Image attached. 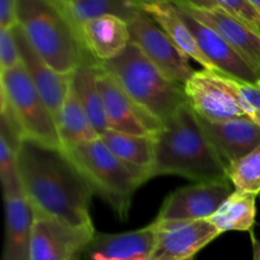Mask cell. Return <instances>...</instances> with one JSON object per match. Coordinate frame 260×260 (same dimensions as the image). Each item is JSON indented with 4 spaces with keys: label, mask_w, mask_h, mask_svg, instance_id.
Returning <instances> with one entry per match:
<instances>
[{
    "label": "cell",
    "mask_w": 260,
    "mask_h": 260,
    "mask_svg": "<svg viewBox=\"0 0 260 260\" xmlns=\"http://www.w3.org/2000/svg\"><path fill=\"white\" fill-rule=\"evenodd\" d=\"M183 20L194 36L198 46L213 69L246 83H260V74L243 56L236 52L216 30L201 23L185 10L175 5Z\"/></svg>",
    "instance_id": "5bb4252c"
},
{
    "label": "cell",
    "mask_w": 260,
    "mask_h": 260,
    "mask_svg": "<svg viewBox=\"0 0 260 260\" xmlns=\"http://www.w3.org/2000/svg\"><path fill=\"white\" fill-rule=\"evenodd\" d=\"M182 2L196 5H215L245 22L260 33V12L249 0H182Z\"/></svg>",
    "instance_id": "83f0119b"
},
{
    "label": "cell",
    "mask_w": 260,
    "mask_h": 260,
    "mask_svg": "<svg viewBox=\"0 0 260 260\" xmlns=\"http://www.w3.org/2000/svg\"><path fill=\"white\" fill-rule=\"evenodd\" d=\"M78 30L83 23L103 15H116L127 23L142 10L134 0H53ZM79 33V32H78Z\"/></svg>",
    "instance_id": "cb8c5ba5"
},
{
    "label": "cell",
    "mask_w": 260,
    "mask_h": 260,
    "mask_svg": "<svg viewBox=\"0 0 260 260\" xmlns=\"http://www.w3.org/2000/svg\"><path fill=\"white\" fill-rule=\"evenodd\" d=\"M23 193L37 213L73 226H93V189L62 149L22 140L17 151Z\"/></svg>",
    "instance_id": "6da1fadb"
},
{
    "label": "cell",
    "mask_w": 260,
    "mask_h": 260,
    "mask_svg": "<svg viewBox=\"0 0 260 260\" xmlns=\"http://www.w3.org/2000/svg\"><path fill=\"white\" fill-rule=\"evenodd\" d=\"M141 9L145 13H147L162 28V30L167 33L168 37L173 41V43L177 46L178 50L183 55L194 60L203 69L215 70L210 61L202 53L194 36L183 20L182 15H180L179 10L175 7L174 3L160 2L156 4L142 7Z\"/></svg>",
    "instance_id": "7402d4cb"
},
{
    "label": "cell",
    "mask_w": 260,
    "mask_h": 260,
    "mask_svg": "<svg viewBox=\"0 0 260 260\" xmlns=\"http://www.w3.org/2000/svg\"><path fill=\"white\" fill-rule=\"evenodd\" d=\"M99 63L136 106L161 124L188 103L182 84L165 76L135 43L129 42L117 57Z\"/></svg>",
    "instance_id": "3957f363"
},
{
    "label": "cell",
    "mask_w": 260,
    "mask_h": 260,
    "mask_svg": "<svg viewBox=\"0 0 260 260\" xmlns=\"http://www.w3.org/2000/svg\"><path fill=\"white\" fill-rule=\"evenodd\" d=\"M256 197L245 190H233L215 215L208 218L220 234L229 231H253L256 216Z\"/></svg>",
    "instance_id": "d4e9b609"
},
{
    "label": "cell",
    "mask_w": 260,
    "mask_h": 260,
    "mask_svg": "<svg viewBox=\"0 0 260 260\" xmlns=\"http://www.w3.org/2000/svg\"><path fill=\"white\" fill-rule=\"evenodd\" d=\"M12 32L19 50L23 68L56 119L68 94L70 75H63L53 70L30 46L19 25L13 27Z\"/></svg>",
    "instance_id": "9a60e30c"
},
{
    "label": "cell",
    "mask_w": 260,
    "mask_h": 260,
    "mask_svg": "<svg viewBox=\"0 0 260 260\" xmlns=\"http://www.w3.org/2000/svg\"><path fill=\"white\" fill-rule=\"evenodd\" d=\"M65 152L85 178L93 192L98 193L121 220H126L132 197L137 188L142 185L129 168L101 139L84 142Z\"/></svg>",
    "instance_id": "8992f818"
},
{
    "label": "cell",
    "mask_w": 260,
    "mask_h": 260,
    "mask_svg": "<svg viewBox=\"0 0 260 260\" xmlns=\"http://www.w3.org/2000/svg\"><path fill=\"white\" fill-rule=\"evenodd\" d=\"M18 23V0H0V29H12Z\"/></svg>",
    "instance_id": "4dcf8cb0"
},
{
    "label": "cell",
    "mask_w": 260,
    "mask_h": 260,
    "mask_svg": "<svg viewBox=\"0 0 260 260\" xmlns=\"http://www.w3.org/2000/svg\"><path fill=\"white\" fill-rule=\"evenodd\" d=\"M155 243L149 260H187L212 243L217 229L208 220L192 222H151Z\"/></svg>",
    "instance_id": "7c38bea8"
},
{
    "label": "cell",
    "mask_w": 260,
    "mask_h": 260,
    "mask_svg": "<svg viewBox=\"0 0 260 260\" xmlns=\"http://www.w3.org/2000/svg\"><path fill=\"white\" fill-rule=\"evenodd\" d=\"M19 65L22 58L12 29H0V74Z\"/></svg>",
    "instance_id": "f546056e"
},
{
    "label": "cell",
    "mask_w": 260,
    "mask_h": 260,
    "mask_svg": "<svg viewBox=\"0 0 260 260\" xmlns=\"http://www.w3.org/2000/svg\"><path fill=\"white\" fill-rule=\"evenodd\" d=\"M5 240L3 260H30L35 212L24 193H13L4 197Z\"/></svg>",
    "instance_id": "d6986e66"
},
{
    "label": "cell",
    "mask_w": 260,
    "mask_h": 260,
    "mask_svg": "<svg viewBox=\"0 0 260 260\" xmlns=\"http://www.w3.org/2000/svg\"><path fill=\"white\" fill-rule=\"evenodd\" d=\"M96 76L109 129L154 139L162 124L136 106L99 62Z\"/></svg>",
    "instance_id": "8fae6325"
},
{
    "label": "cell",
    "mask_w": 260,
    "mask_h": 260,
    "mask_svg": "<svg viewBox=\"0 0 260 260\" xmlns=\"http://www.w3.org/2000/svg\"><path fill=\"white\" fill-rule=\"evenodd\" d=\"M187 102L198 117L210 122L245 117L231 76L217 70L194 71L183 85Z\"/></svg>",
    "instance_id": "52a82bcc"
},
{
    "label": "cell",
    "mask_w": 260,
    "mask_h": 260,
    "mask_svg": "<svg viewBox=\"0 0 260 260\" xmlns=\"http://www.w3.org/2000/svg\"><path fill=\"white\" fill-rule=\"evenodd\" d=\"M70 260H81V259H80V256H76V258H73V259H70Z\"/></svg>",
    "instance_id": "836d02e7"
},
{
    "label": "cell",
    "mask_w": 260,
    "mask_h": 260,
    "mask_svg": "<svg viewBox=\"0 0 260 260\" xmlns=\"http://www.w3.org/2000/svg\"><path fill=\"white\" fill-rule=\"evenodd\" d=\"M18 147L0 136V182L3 194L23 192L17 161Z\"/></svg>",
    "instance_id": "4316f807"
},
{
    "label": "cell",
    "mask_w": 260,
    "mask_h": 260,
    "mask_svg": "<svg viewBox=\"0 0 260 260\" xmlns=\"http://www.w3.org/2000/svg\"><path fill=\"white\" fill-rule=\"evenodd\" d=\"M154 243L151 223L128 233H95L80 256L83 260H149Z\"/></svg>",
    "instance_id": "e0dca14e"
},
{
    "label": "cell",
    "mask_w": 260,
    "mask_h": 260,
    "mask_svg": "<svg viewBox=\"0 0 260 260\" xmlns=\"http://www.w3.org/2000/svg\"><path fill=\"white\" fill-rule=\"evenodd\" d=\"M249 2H250L251 4H253L254 7H255L256 9H258L260 12V0H249Z\"/></svg>",
    "instance_id": "d6a6232c"
},
{
    "label": "cell",
    "mask_w": 260,
    "mask_h": 260,
    "mask_svg": "<svg viewBox=\"0 0 260 260\" xmlns=\"http://www.w3.org/2000/svg\"><path fill=\"white\" fill-rule=\"evenodd\" d=\"M152 140V178L173 174L197 183L228 179L226 165L188 103L162 123Z\"/></svg>",
    "instance_id": "7a4b0ae2"
},
{
    "label": "cell",
    "mask_w": 260,
    "mask_h": 260,
    "mask_svg": "<svg viewBox=\"0 0 260 260\" xmlns=\"http://www.w3.org/2000/svg\"><path fill=\"white\" fill-rule=\"evenodd\" d=\"M187 260H194V258H189V259H187Z\"/></svg>",
    "instance_id": "e575fe53"
},
{
    "label": "cell",
    "mask_w": 260,
    "mask_h": 260,
    "mask_svg": "<svg viewBox=\"0 0 260 260\" xmlns=\"http://www.w3.org/2000/svg\"><path fill=\"white\" fill-rule=\"evenodd\" d=\"M18 25L36 52L57 73L71 75L86 48L53 0H18Z\"/></svg>",
    "instance_id": "277c9868"
},
{
    "label": "cell",
    "mask_w": 260,
    "mask_h": 260,
    "mask_svg": "<svg viewBox=\"0 0 260 260\" xmlns=\"http://www.w3.org/2000/svg\"><path fill=\"white\" fill-rule=\"evenodd\" d=\"M61 149L69 150L84 142L101 139L98 132L91 124L85 109L79 102L73 86L69 85L68 94L58 117L56 118Z\"/></svg>",
    "instance_id": "603a6c76"
},
{
    "label": "cell",
    "mask_w": 260,
    "mask_h": 260,
    "mask_svg": "<svg viewBox=\"0 0 260 260\" xmlns=\"http://www.w3.org/2000/svg\"><path fill=\"white\" fill-rule=\"evenodd\" d=\"M95 233L94 226H73L35 212L30 260H70L80 256Z\"/></svg>",
    "instance_id": "30bf717a"
},
{
    "label": "cell",
    "mask_w": 260,
    "mask_h": 260,
    "mask_svg": "<svg viewBox=\"0 0 260 260\" xmlns=\"http://www.w3.org/2000/svg\"><path fill=\"white\" fill-rule=\"evenodd\" d=\"M198 118L226 168L260 146V127L249 117L221 122Z\"/></svg>",
    "instance_id": "2e32d148"
},
{
    "label": "cell",
    "mask_w": 260,
    "mask_h": 260,
    "mask_svg": "<svg viewBox=\"0 0 260 260\" xmlns=\"http://www.w3.org/2000/svg\"><path fill=\"white\" fill-rule=\"evenodd\" d=\"M175 5L218 33L260 74V33L239 18L215 5L174 2Z\"/></svg>",
    "instance_id": "4fadbf2b"
},
{
    "label": "cell",
    "mask_w": 260,
    "mask_h": 260,
    "mask_svg": "<svg viewBox=\"0 0 260 260\" xmlns=\"http://www.w3.org/2000/svg\"><path fill=\"white\" fill-rule=\"evenodd\" d=\"M251 243H253V260H260V240L255 238L253 231L250 233Z\"/></svg>",
    "instance_id": "1f68e13d"
},
{
    "label": "cell",
    "mask_w": 260,
    "mask_h": 260,
    "mask_svg": "<svg viewBox=\"0 0 260 260\" xmlns=\"http://www.w3.org/2000/svg\"><path fill=\"white\" fill-rule=\"evenodd\" d=\"M2 123L19 140H33L61 149L53 114L40 95L23 65L2 73Z\"/></svg>",
    "instance_id": "5b68a950"
},
{
    "label": "cell",
    "mask_w": 260,
    "mask_h": 260,
    "mask_svg": "<svg viewBox=\"0 0 260 260\" xmlns=\"http://www.w3.org/2000/svg\"><path fill=\"white\" fill-rule=\"evenodd\" d=\"M101 140L109 150L123 161L141 184L151 179L154 164V140L152 137L134 136L108 129Z\"/></svg>",
    "instance_id": "ffe728a7"
},
{
    "label": "cell",
    "mask_w": 260,
    "mask_h": 260,
    "mask_svg": "<svg viewBox=\"0 0 260 260\" xmlns=\"http://www.w3.org/2000/svg\"><path fill=\"white\" fill-rule=\"evenodd\" d=\"M83 46L99 62L117 57L131 42L128 23L116 15H103L83 23L78 29Z\"/></svg>",
    "instance_id": "ac0fdd59"
},
{
    "label": "cell",
    "mask_w": 260,
    "mask_h": 260,
    "mask_svg": "<svg viewBox=\"0 0 260 260\" xmlns=\"http://www.w3.org/2000/svg\"><path fill=\"white\" fill-rule=\"evenodd\" d=\"M231 84L245 116L260 127V83H246L231 78Z\"/></svg>",
    "instance_id": "f1b7e54d"
},
{
    "label": "cell",
    "mask_w": 260,
    "mask_h": 260,
    "mask_svg": "<svg viewBox=\"0 0 260 260\" xmlns=\"http://www.w3.org/2000/svg\"><path fill=\"white\" fill-rule=\"evenodd\" d=\"M226 175L235 189L260 196V146L229 165Z\"/></svg>",
    "instance_id": "484cf974"
},
{
    "label": "cell",
    "mask_w": 260,
    "mask_h": 260,
    "mask_svg": "<svg viewBox=\"0 0 260 260\" xmlns=\"http://www.w3.org/2000/svg\"><path fill=\"white\" fill-rule=\"evenodd\" d=\"M131 42L170 80L184 85L194 70L189 58L183 55L162 28L144 10L128 22Z\"/></svg>",
    "instance_id": "ba28073f"
},
{
    "label": "cell",
    "mask_w": 260,
    "mask_h": 260,
    "mask_svg": "<svg viewBox=\"0 0 260 260\" xmlns=\"http://www.w3.org/2000/svg\"><path fill=\"white\" fill-rule=\"evenodd\" d=\"M233 193L230 180L202 182L179 188L165 198L154 222L208 220Z\"/></svg>",
    "instance_id": "9c48e42d"
},
{
    "label": "cell",
    "mask_w": 260,
    "mask_h": 260,
    "mask_svg": "<svg viewBox=\"0 0 260 260\" xmlns=\"http://www.w3.org/2000/svg\"><path fill=\"white\" fill-rule=\"evenodd\" d=\"M96 69L98 61L88 50H85L80 65L70 75V83L91 124L99 136H102L104 132L108 131L109 126L104 111L103 98L99 90Z\"/></svg>",
    "instance_id": "44dd1931"
}]
</instances>
